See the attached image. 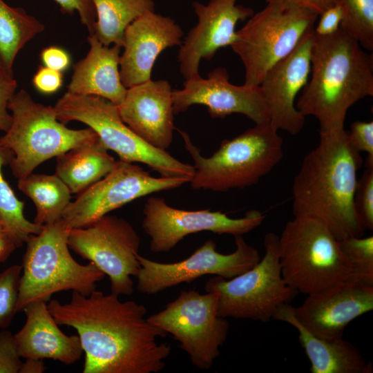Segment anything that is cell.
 <instances>
[{
	"instance_id": "12",
	"label": "cell",
	"mask_w": 373,
	"mask_h": 373,
	"mask_svg": "<svg viewBox=\"0 0 373 373\" xmlns=\"http://www.w3.org/2000/svg\"><path fill=\"white\" fill-rule=\"evenodd\" d=\"M68 245L108 276L111 293H133L131 277H136L140 269V238L126 220L106 214L86 227L71 228Z\"/></svg>"
},
{
	"instance_id": "22",
	"label": "cell",
	"mask_w": 373,
	"mask_h": 373,
	"mask_svg": "<svg viewBox=\"0 0 373 373\" xmlns=\"http://www.w3.org/2000/svg\"><path fill=\"white\" fill-rule=\"evenodd\" d=\"M23 312L26 323L14 334L21 358L52 359L67 365L80 359L84 352L78 335L68 336L59 329L46 302H32Z\"/></svg>"
},
{
	"instance_id": "4",
	"label": "cell",
	"mask_w": 373,
	"mask_h": 373,
	"mask_svg": "<svg viewBox=\"0 0 373 373\" xmlns=\"http://www.w3.org/2000/svg\"><path fill=\"white\" fill-rule=\"evenodd\" d=\"M194 162L193 189L225 192L258 183L283 157V140L270 123L255 124L231 140H224L209 157L201 155L189 135L178 130Z\"/></svg>"
},
{
	"instance_id": "32",
	"label": "cell",
	"mask_w": 373,
	"mask_h": 373,
	"mask_svg": "<svg viewBox=\"0 0 373 373\" xmlns=\"http://www.w3.org/2000/svg\"><path fill=\"white\" fill-rule=\"evenodd\" d=\"M22 266L13 265L0 273V328L10 325L17 314Z\"/></svg>"
},
{
	"instance_id": "33",
	"label": "cell",
	"mask_w": 373,
	"mask_h": 373,
	"mask_svg": "<svg viewBox=\"0 0 373 373\" xmlns=\"http://www.w3.org/2000/svg\"><path fill=\"white\" fill-rule=\"evenodd\" d=\"M365 169L358 178L354 202L364 230H373V164L365 163Z\"/></svg>"
},
{
	"instance_id": "18",
	"label": "cell",
	"mask_w": 373,
	"mask_h": 373,
	"mask_svg": "<svg viewBox=\"0 0 373 373\" xmlns=\"http://www.w3.org/2000/svg\"><path fill=\"white\" fill-rule=\"evenodd\" d=\"M313 35H306L292 52L266 73L259 84L270 124L291 135H298L305 122V117L296 107V98L311 73Z\"/></svg>"
},
{
	"instance_id": "43",
	"label": "cell",
	"mask_w": 373,
	"mask_h": 373,
	"mask_svg": "<svg viewBox=\"0 0 373 373\" xmlns=\"http://www.w3.org/2000/svg\"><path fill=\"white\" fill-rule=\"evenodd\" d=\"M46 367L44 360L37 358H25L22 362L19 373H42L45 372Z\"/></svg>"
},
{
	"instance_id": "20",
	"label": "cell",
	"mask_w": 373,
	"mask_h": 373,
	"mask_svg": "<svg viewBox=\"0 0 373 373\" xmlns=\"http://www.w3.org/2000/svg\"><path fill=\"white\" fill-rule=\"evenodd\" d=\"M184 32L175 21L155 11L148 12L126 28L119 57L123 85L131 88L151 79L155 60L167 48L182 44Z\"/></svg>"
},
{
	"instance_id": "23",
	"label": "cell",
	"mask_w": 373,
	"mask_h": 373,
	"mask_svg": "<svg viewBox=\"0 0 373 373\" xmlns=\"http://www.w3.org/2000/svg\"><path fill=\"white\" fill-rule=\"evenodd\" d=\"M88 52L73 66L67 91L79 95L99 96L118 106L127 91L119 74L122 47L104 46L94 35L88 37Z\"/></svg>"
},
{
	"instance_id": "9",
	"label": "cell",
	"mask_w": 373,
	"mask_h": 373,
	"mask_svg": "<svg viewBox=\"0 0 373 373\" xmlns=\"http://www.w3.org/2000/svg\"><path fill=\"white\" fill-rule=\"evenodd\" d=\"M318 15L299 8L267 3L236 30L231 46L245 70V84L258 86L266 73L314 32Z\"/></svg>"
},
{
	"instance_id": "25",
	"label": "cell",
	"mask_w": 373,
	"mask_h": 373,
	"mask_svg": "<svg viewBox=\"0 0 373 373\" xmlns=\"http://www.w3.org/2000/svg\"><path fill=\"white\" fill-rule=\"evenodd\" d=\"M99 137L56 157L55 173L71 193L79 194L100 180L116 160Z\"/></svg>"
},
{
	"instance_id": "42",
	"label": "cell",
	"mask_w": 373,
	"mask_h": 373,
	"mask_svg": "<svg viewBox=\"0 0 373 373\" xmlns=\"http://www.w3.org/2000/svg\"><path fill=\"white\" fill-rule=\"evenodd\" d=\"M16 249L15 242L0 220V262H5Z\"/></svg>"
},
{
	"instance_id": "40",
	"label": "cell",
	"mask_w": 373,
	"mask_h": 373,
	"mask_svg": "<svg viewBox=\"0 0 373 373\" xmlns=\"http://www.w3.org/2000/svg\"><path fill=\"white\" fill-rule=\"evenodd\" d=\"M40 58L45 66L61 72L66 70L70 64L69 54L64 49L55 46L44 48Z\"/></svg>"
},
{
	"instance_id": "3",
	"label": "cell",
	"mask_w": 373,
	"mask_h": 373,
	"mask_svg": "<svg viewBox=\"0 0 373 373\" xmlns=\"http://www.w3.org/2000/svg\"><path fill=\"white\" fill-rule=\"evenodd\" d=\"M296 102L305 116L318 122L319 132L344 128L348 110L373 96V57L341 28L327 36L313 35L311 73Z\"/></svg>"
},
{
	"instance_id": "27",
	"label": "cell",
	"mask_w": 373,
	"mask_h": 373,
	"mask_svg": "<svg viewBox=\"0 0 373 373\" xmlns=\"http://www.w3.org/2000/svg\"><path fill=\"white\" fill-rule=\"evenodd\" d=\"M44 25L21 7H12L0 0V70L14 77L17 55Z\"/></svg>"
},
{
	"instance_id": "17",
	"label": "cell",
	"mask_w": 373,
	"mask_h": 373,
	"mask_svg": "<svg viewBox=\"0 0 373 373\" xmlns=\"http://www.w3.org/2000/svg\"><path fill=\"white\" fill-rule=\"evenodd\" d=\"M237 1L192 3L198 22L182 42L178 56L180 70L185 80L200 75L202 59L211 60L219 49L231 46L237 37L238 22L253 15L251 8L238 5Z\"/></svg>"
},
{
	"instance_id": "21",
	"label": "cell",
	"mask_w": 373,
	"mask_h": 373,
	"mask_svg": "<svg viewBox=\"0 0 373 373\" xmlns=\"http://www.w3.org/2000/svg\"><path fill=\"white\" fill-rule=\"evenodd\" d=\"M122 121L151 146L166 150L173 139V90L168 81L149 80L127 88L117 106Z\"/></svg>"
},
{
	"instance_id": "15",
	"label": "cell",
	"mask_w": 373,
	"mask_h": 373,
	"mask_svg": "<svg viewBox=\"0 0 373 373\" xmlns=\"http://www.w3.org/2000/svg\"><path fill=\"white\" fill-rule=\"evenodd\" d=\"M143 213L142 228L150 237V250L155 253L169 252L185 236L202 231L243 236L265 219V215L256 209L247 211L240 218H231L221 211L209 209H179L157 197L146 200Z\"/></svg>"
},
{
	"instance_id": "8",
	"label": "cell",
	"mask_w": 373,
	"mask_h": 373,
	"mask_svg": "<svg viewBox=\"0 0 373 373\" xmlns=\"http://www.w3.org/2000/svg\"><path fill=\"white\" fill-rule=\"evenodd\" d=\"M59 121L66 124L78 121L98 135L108 150L119 160L149 166L162 177L184 178L190 182L194 166L183 163L166 150L155 148L135 134L121 119L117 106L95 95H79L66 91L54 106Z\"/></svg>"
},
{
	"instance_id": "6",
	"label": "cell",
	"mask_w": 373,
	"mask_h": 373,
	"mask_svg": "<svg viewBox=\"0 0 373 373\" xmlns=\"http://www.w3.org/2000/svg\"><path fill=\"white\" fill-rule=\"evenodd\" d=\"M278 248L283 278L298 292L316 293L350 277L340 241L316 218L294 216L278 236Z\"/></svg>"
},
{
	"instance_id": "2",
	"label": "cell",
	"mask_w": 373,
	"mask_h": 373,
	"mask_svg": "<svg viewBox=\"0 0 373 373\" xmlns=\"http://www.w3.org/2000/svg\"><path fill=\"white\" fill-rule=\"evenodd\" d=\"M318 145L303 158L292 184L294 216L322 222L338 240L363 236L354 207L361 153L343 129L319 132Z\"/></svg>"
},
{
	"instance_id": "39",
	"label": "cell",
	"mask_w": 373,
	"mask_h": 373,
	"mask_svg": "<svg viewBox=\"0 0 373 373\" xmlns=\"http://www.w3.org/2000/svg\"><path fill=\"white\" fill-rule=\"evenodd\" d=\"M320 19L314 26V34L327 36L336 32L343 19V12L338 3H334L320 15Z\"/></svg>"
},
{
	"instance_id": "30",
	"label": "cell",
	"mask_w": 373,
	"mask_h": 373,
	"mask_svg": "<svg viewBox=\"0 0 373 373\" xmlns=\"http://www.w3.org/2000/svg\"><path fill=\"white\" fill-rule=\"evenodd\" d=\"M343 12L340 28L365 49L373 50V0H334Z\"/></svg>"
},
{
	"instance_id": "29",
	"label": "cell",
	"mask_w": 373,
	"mask_h": 373,
	"mask_svg": "<svg viewBox=\"0 0 373 373\" xmlns=\"http://www.w3.org/2000/svg\"><path fill=\"white\" fill-rule=\"evenodd\" d=\"M14 154L0 145V220L17 248L32 235L38 234L43 226L28 220L23 212L24 202L20 200L3 174V168L10 165Z\"/></svg>"
},
{
	"instance_id": "1",
	"label": "cell",
	"mask_w": 373,
	"mask_h": 373,
	"mask_svg": "<svg viewBox=\"0 0 373 373\" xmlns=\"http://www.w3.org/2000/svg\"><path fill=\"white\" fill-rule=\"evenodd\" d=\"M47 305L59 325L77 331L84 373H157L165 367L171 347L157 338L168 334L145 318L143 305L95 290L89 296L73 291L69 303Z\"/></svg>"
},
{
	"instance_id": "10",
	"label": "cell",
	"mask_w": 373,
	"mask_h": 373,
	"mask_svg": "<svg viewBox=\"0 0 373 373\" xmlns=\"http://www.w3.org/2000/svg\"><path fill=\"white\" fill-rule=\"evenodd\" d=\"M264 247V256L249 270L231 279L214 276L205 283L206 292L218 296L222 317L268 322L280 307L298 294L283 278L278 236L273 232L266 233Z\"/></svg>"
},
{
	"instance_id": "7",
	"label": "cell",
	"mask_w": 373,
	"mask_h": 373,
	"mask_svg": "<svg viewBox=\"0 0 373 373\" xmlns=\"http://www.w3.org/2000/svg\"><path fill=\"white\" fill-rule=\"evenodd\" d=\"M8 108L12 122L0 137V145L14 154L10 166L17 179L33 173L44 162L98 137L90 127H66L58 120L54 106L36 102L23 89L15 92Z\"/></svg>"
},
{
	"instance_id": "11",
	"label": "cell",
	"mask_w": 373,
	"mask_h": 373,
	"mask_svg": "<svg viewBox=\"0 0 373 373\" xmlns=\"http://www.w3.org/2000/svg\"><path fill=\"white\" fill-rule=\"evenodd\" d=\"M147 320L172 335L195 367L209 370L227 340L229 323L218 312V296L182 291L164 309Z\"/></svg>"
},
{
	"instance_id": "34",
	"label": "cell",
	"mask_w": 373,
	"mask_h": 373,
	"mask_svg": "<svg viewBox=\"0 0 373 373\" xmlns=\"http://www.w3.org/2000/svg\"><path fill=\"white\" fill-rule=\"evenodd\" d=\"M347 137L356 151L367 153L365 162L373 164V122H353L350 131H347Z\"/></svg>"
},
{
	"instance_id": "13",
	"label": "cell",
	"mask_w": 373,
	"mask_h": 373,
	"mask_svg": "<svg viewBox=\"0 0 373 373\" xmlns=\"http://www.w3.org/2000/svg\"><path fill=\"white\" fill-rule=\"evenodd\" d=\"M236 249L229 254L217 251L216 243L207 240L187 258L173 263L158 262L140 254L137 289L153 295L184 283H191L205 275L233 278L254 267L261 259L258 250L242 236H236Z\"/></svg>"
},
{
	"instance_id": "37",
	"label": "cell",
	"mask_w": 373,
	"mask_h": 373,
	"mask_svg": "<svg viewBox=\"0 0 373 373\" xmlns=\"http://www.w3.org/2000/svg\"><path fill=\"white\" fill-rule=\"evenodd\" d=\"M17 83L14 77L0 70V131L6 132L10 126L12 116L8 104L15 93Z\"/></svg>"
},
{
	"instance_id": "14",
	"label": "cell",
	"mask_w": 373,
	"mask_h": 373,
	"mask_svg": "<svg viewBox=\"0 0 373 373\" xmlns=\"http://www.w3.org/2000/svg\"><path fill=\"white\" fill-rule=\"evenodd\" d=\"M186 182L180 178H155L137 164L116 160L106 175L70 202L61 218L70 229L84 227L134 200Z\"/></svg>"
},
{
	"instance_id": "38",
	"label": "cell",
	"mask_w": 373,
	"mask_h": 373,
	"mask_svg": "<svg viewBox=\"0 0 373 373\" xmlns=\"http://www.w3.org/2000/svg\"><path fill=\"white\" fill-rule=\"evenodd\" d=\"M64 77L61 71L39 66L33 76L34 87L41 93L49 95L57 92L63 84Z\"/></svg>"
},
{
	"instance_id": "24",
	"label": "cell",
	"mask_w": 373,
	"mask_h": 373,
	"mask_svg": "<svg viewBox=\"0 0 373 373\" xmlns=\"http://www.w3.org/2000/svg\"><path fill=\"white\" fill-rule=\"evenodd\" d=\"M273 319L296 329L299 343L310 362L312 373L372 372V365L365 362L355 346L343 338L326 339L314 335L298 322L289 303L280 307Z\"/></svg>"
},
{
	"instance_id": "16",
	"label": "cell",
	"mask_w": 373,
	"mask_h": 373,
	"mask_svg": "<svg viewBox=\"0 0 373 373\" xmlns=\"http://www.w3.org/2000/svg\"><path fill=\"white\" fill-rule=\"evenodd\" d=\"M224 68L211 70L207 78L200 75L185 80L182 89L173 90L174 115L186 111L194 104L207 106L212 118L239 113L255 124L269 123V113L260 87L234 85L229 81Z\"/></svg>"
},
{
	"instance_id": "36",
	"label": "cell",
	"mask_w": 373,
	"mask_h": 373,
	"mask_svg": "<svg viewBox=\"0 0 373 373\" xmlns=\"http://www.w3.org/2000/svg\"><path fill=\"white\" fill-rule=\"evenodd\" d=\"M64 14L76 12L81 23L87 28L89 35L95 32L96 11L92 0H54Z\"/></svg>"
},
{
	"instance_id": "5",
	"label": "cell",
	"mask_w": 373,
	"mask_h": 373,
	"mask_svg": "<svg viewBox=\"0 0 373 373\" xmlns=\"http://www.w3.org/2000/svg\"><path fill=\"white\" fill-rule=\"evenodd\" d=\"M70 228L62 218L43 226L26 242L19 280L17 314L34 301L47 302L59 291L89 296L105 274L93 262L78 263L68 245Z\"/></svg>"
},
{
	"instance_id": "26",
	"label": "cell",
	"mask_w": 373,
	"mask_h": 373,
	"mask_svg": "<svg viewBox=\"0 0 373 373\" xmlns=\"http://www.w3.org/2000/svg\"><path fill=\"white\" fill-rule=\"evenodd\" d=\"M17 186L34 203L36 214L33 222L41 226L61 219L70 202L72 193L56 174L32 173L18 179Z\"/></svg>"
},
{
	"instance_id": "28",
	"label": "cell",
	"mask_w": 373,
	"mask_h": 373,
	"mask_svg": "<svg viewBox=\"0 0 373 373\" xmlns=\"http://www.w3.org/2000/svg\"><path fill=\"white\" fill-rule=\"evenodd\" d=\"M96 11L94 35L104 46L122 47L127 26L141 15L155 11L152 0H92Z\"/></svg>"
},
{
	"instance_id": "35",
	"label": "cell",
	"mask_w": 373,
	"mask_h": 373,
	"mask_svg": "<svg viewBox=\"0 0 373 373\" xmlns=\"http://www.w3.org/2000/svg\"><path fill=\"white\" fill-rule=\"evenodd\" d=\"M15 336L10 331L0 332V373H19L22 361Z\"/></svg>"
},
{
	"instance_id": "31",
	"label": "cell",
	"mask_w": 373,
	"mask_h": 373,
	"mask_svg": "<svg viewBox=\"0 0 373 373\" xmlns=\"http://www.w3.org/2000/svg\"><path fill=\"white\" fill-rule=\"evenodd\" d=\"M339 241L350 267L348 280L373 286V236L350 237Z\"/></svg>"
},
{
	"instance_id": "19",
	"label": "cell",
	"mask_w": 373,
	"mask_h": 373,
	"mask_svg": "<svg viewBox=\"0 0 373 373\" xmlns=\"http://www.w3.org/2000/svg\"><path fill=\"white\" fill-rule=\"evenodd\" d=\"M373 309V286L347 280L308 294L293 312L314 335L326 339L343 338L350 323Z\"/></svg>"
},
{
	"instance_id": "41",
	"label": "cell",
	"mask_w": 373,
	"mask_h": 373,
	"mask_svg": "<svg viewBox=\"0 0 373 373\" xmlns=\"http://www.w3.org/2000/svg\"><path fill=\"white\" fill-rule=\"evenodd\" d=\"M266 2L305 9L318 16L325 10L334 4V0H266Z\"/></svg>"
}]
</instances>
